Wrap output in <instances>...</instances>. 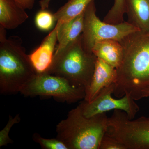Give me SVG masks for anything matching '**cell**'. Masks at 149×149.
<instances>
[{
    "instance_id": "obj_1",
    "label": "cell",
    "mask_w": 149,
    "mask_h": 149,
    "mask_svg": "<svg viewBox=\"0 0 149 149\" xmlns=\"http://www.w3.org/2000/svg\"><path fill=\"white\" fill-rule=\"evenodd\" d=\"M120 42L123 58L116 69L113 95L118 98L128 95L138 100L149 88V33L139 30Z\"/></svg>"
},
{
    "instance_id": "obj_2",
    "label": "cell",
    "mask_w": 149,
    "mask_h": 149,
    "mask_svg": "<svg viewBox=\"0 0 149 149\" xmlns=\"http://www.w3.org/2000/svg\"><path fill=\"white\" fill-rule=\"evenodd\" d=\"M37 74L21 38L17 36L7 38L6 29L0 26L1 94L20 93Z\"/></svg>"
},
{
    "instance_id": "obj_3",
    "label": "cell",
    "mask_w": 149,
    "mask_h": 149,
    "mask_svg": "<svg viewBox=\"0 0 149 149\" xmlns=\"http://www.w3.org/2000/svg\"><path fill=\"white\" fill-rule=\"evenodd\" d=\"M108 121L106 113L85 117L78 105L56 125V138L68 149H99Z\"/></svg>"
},
{
    "instance_id": "obj_4",
    "label": "cell",
    "mask_w": 149,
    "mask_h": 149,
    "mask_svg": "<svg viewBox=\"0 0 149 149\" xmlns=\"http://www.w3.org/2000/svg\"><path fill=\"white\" fill-rule=\"evenodd\" d=\"M97 57L85 49L81 35L60 52L55 53L48 74L63 77L72 85L90 88L95 67Z\"/></svg>"
},
{
    "instance_id": "obj_5",
    "label": "cell",
    "mask_w": 149,
    "mask_h": 149,
    "mask_svg": "<svg viewBox=\"0 0 149 149\" xmlns=\"http://www.w3.org/2000/svg\"><path fill=\"white\" fill-rule=\"evenodd\" d=\"M113 111L108 117L106 134L119 141L126 149H149V117L133 120L124 111Z\"/></svg>"
},
{
    "instance_id": "obj_6",
    "label": "cell",
    "mask_w": 149,
    "mask_h": 149,
    "mask_svg": "<svg viewBox=\"0 0 149 149\" xmlns=\"http://www.w3.org/2000/svg\"><path fill=\"white\" fill-rule=\"evenodd\" d=\"M139 29L128 22L111 24L101 21L96 15L95 0L89 3L84 11L83 32L81 34L83 47L89 52L97 42L105 40L120 42Z\"/></svg>"
},
{
    "instance_id": "obj_7",
    "label": "cell",
    "mask_w": 149,
    "mask_h": 149,
    "mask_svg": "<svg viewBox=\"0 0 149 149\" xmlns=\"http://www.w3.org/2000/svg\"><path fill=\"white\" fill-rule=\"evenodd\" d=\"M20 93L26 97H52L68 103L76 102L85 97L84 88L72 85L63 77L47 73H37Z\"/></svg>"
},
{
    "instance_id": "obj_8",
    "label": "cell",
    "mask_w": 149,
    "mask_h": 149,
    "mask_svg": "<svg viewBox=\"0 0 149 149\" xmlns=\"http://www.w3.org/2000/svg\"><path fill=\"white\" fill-rule=\"evenodd\" d=\"M114 83L104 88L91 102L83 100L78 105L85 117L90 118L110 111L119 110L126 113L130 119H133L140 108L131 96L125 95L118 99L112 97Z\"/></svg>"
},
{
    "instance_id": "obj_9",
    "label": "cell",
    "mask_w": 149,
    "mask_h": 149,
    "mask_svg": "<svg viewBox=\"0 0 149 149\" xmlns=\"http://www.w3.org/2000/svg\"><path fill=\"white\" fill-rule=\"evenodd\" d=\"M58 24L43 40L40 46L29 55L32 65L38 74L47 73L50 68L56 50Z\"/></svg>"
},
{
    "instance_id": "obj_10",
    "label": "cell",
    "mask_w": 149,
    "mask_h": 149,
    "mask_svg": "<svg viewBox=\"0 0 149 149\" xmlns=\"http://www.w3.org/2000/svg\"><path fill=\"white\" fill-rule=\"evenodd\" d=\"M116 77V68L97 58L93 78L84 100L88 102L93 100L104 88L114 83Z\"/></svg>"
},
{
    "instance_id": "obj_11",
    "label": "cell",
    "mask_w": 149,
    "mask_h": 149,
    "mask_svg": "<svg viewBox=\"0 0 149 149\" xmlns=\"http://www.w3.org/2000/svg\"><path fill=\"white\" fill-rule=\"evenodd\" d=\"M29 17L25 9L16 0H0V26L6 29H16Z\"/></svg>"
},
{
    "instance_id": "obj_12",
    "label": "cell",
    "mask_w": 149,
    "mask_h": 149,
    "mask_svg": "<svg viewBox=\"0 0 149 149\" xmlns=\"http://www.w3.org/2000/svg\"><path fill=\"white\" fill-rule=\"evenodd\" d=\"M128 21L139 31L149 33V0H125Z\"/></svg>"
},
{
    "instance_id": "obj_13",
    "label": "cell",
    "mask_w": 149,
    "mask_h": 149,
    "mask_svg": "<svg viewBox=\"0 0 149 149\" xmlns=\"http://www.w3.org/2000/svg\"><path fill=\"white\" fill-rule=\"evenodd\" d=\"M92 52L96 57L116 69L120 66L123 58V48L117 40H105L97 42L93 47Z\"/></svg>"
},
{
    "instance_id": "obj_14",
    "label": "cell",
    "mask_w": 149,
    "mask_h": 149,
    "mask_svg": "<svg viewBox=\"0 0 149 149\" xmlns=\"http://www.w3.org/2000/svg\"><path fill=\"white\" fill-rule=\"evenodd\" d=\"M84 11L70 21L63 22H57L58 24V45L56 47L55 53L60 52L81 35L83 32Z\"/></svg>"
},
{
    "instance_id": "obj_15",
    "label": "cell",
    "mask_w": 149,
    "mask_h": 149,
    "mask_svg": "<svg viewBox=\"0 0 149 149\" xmlns=\"http://www.w3.org/2000/svg\"><path fill=\"white\" fill-rule=\"evenodd\" d=\"M93 0H68L54 13L56 21L65 22L83 13Z\"/></svg>"
},
{
    "instance_id": "obj_16",
    "label": "cell",
    "mask_w": 149,
    "mask_h": 149,
    "mask_svg": "<svg viewBox=\"0 0 149 149\" xmlns=\"http://www.w3.org/2000/svg\"><path fill=\"white\" fill-rule=\"evenodd\" d=\"M125 13V0H114L113 5L103 21L109 24H119L124 22L123 15Z\"/></svg>"
},
{
    "instance_id": "obj_17",
    "label": "cell",
    "mask_w": 149,
    "mask_h": 149,
    "mask_svg": "<svg viewBox=\"0 0 149 149\" xmlns=\"http://www.w3.org/2000/svg\"><path fill=\"white\" fill-rule=\"evenodd\" d=\"M56 22L54 14L46 9H41L35 16V25L41 31H50L54 27Z\"/></svg>"
},
{
    "instance_id": "obj_18",
    "label": "cell",
    "mask_w": 149,
    "mask_h": 149,
    "mask_svg": "<svg viewBox=\"0 0 149 149\" xmlns=\"http://www.w3.org/2000/svg\"><path fill=\"white\" fill-rule=\"evenodd\" d=\"M33 141L40 145L43 149H68L62 142L58 139H47L43 138L38 133H35L32 136Z\"/></svg>"
},
{
    "instance_id": "obj_19",
    "label": "cell",
    "mask_w": 149,
    "mask_h": 149,
    "mask_svg": "<svg viewBox=\"0 0 149 149\" xmlns=\"http://www.w3.org/2000/svg\"><path fill=\"white\" fill-rule=\"evenodd\" d=\"M21 118L19 114H16L14 117L9 116L8 121L5 127L0 131V147L6 146L13 143V140L10 138L9 134L13 125L18 124Z\"/></svg>"
},
{
    "instance_id": "obj_20",
    "label": "cell",
    "mask_w": 149,
    "mask_h": 149,
    "mask_svg": "<svg viewBox=\"0 0 149 149\" xmlns=\"http://www.w3.org/2000/svg\"><path fill=\"white\" fill-rule=\"evenodd\" d=\"M99 149H126V148L116 139L105 134L102 139Z\"/></svg>"
},
{
    "instance_id": "obj_21",
    "label": "cell",
    "mask_w": 149,
    "mask_h": 149,
    "mask_svg": "<svg viewBox=\"0 0 149 149\" xmlns=\"http://www.w3.org/2000/svg\"><path fill=\"white\" fill-rule=\"evenodd\" d=\"M20 6L25 10H31L33 8L36 0H16Z\"/></svg>"
},
{
    "instance_id": "obj_22",
    "label": "cell",
    "mask_w": 149,
    "mask_h": 149,
    "mask_svg": "<svg viewBox=\"0 0 149 149\" xmlns=\"http://www.w3.org/2000/svg\"><path fill=\"white\" fill-rule=\"evenodd\" d=\"M51 1L52 0H40V5L41 9H47L48 8Z\"/></svg>"
},
{
    "instance_id": "obj_23",
    "label": "cell",
    "mask_w": 149,
    "mask_h": 149,
    "mask_svg": "<svg viewBox=\"0 0 149 149\" xmlns=\"http://www.w3.org/2000/svg\"><path fill=\"white\" fill-rule=\"evenodd\" d=\"M149 97V88L144 90L142 93V98Z\"/></svg>"
}]
</instances>
